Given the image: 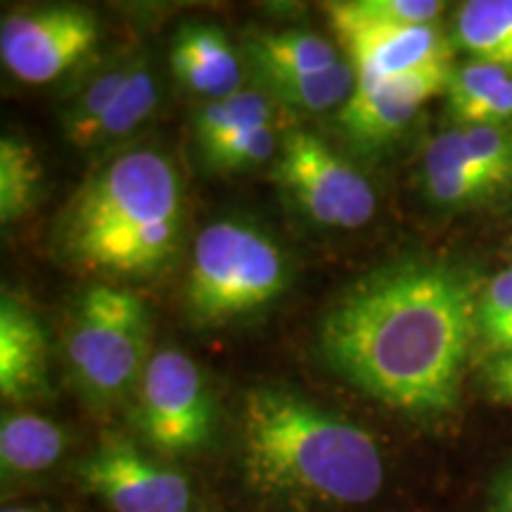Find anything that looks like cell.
I'll use <instances>...</instances> for the list:
<instances>
[{
    "mask_svg": "<svg viewBox=\"0 0 512 512\" xmlns=\"http://www.w3.org/2000/svg\"><path fill=\"white\" fill-rule=\"evenodd\" d=\"M479 290L446 264L406 261L351 285L320 325L339 377L394 411L434 418L456 408L477 339Z\"/></svg>",
    "mask_w": 512,
    "mask_h": 512,
    "instance_id": "1",
    "label": "cell"
},
{
    "mask_svg": "<svg viewBox=\"0 0 512 512\" xmlns=\"http://www.w3.org/2000/svg\"><path fill=\"white\" fill-rule=\"evenodd\" d=\"M183 185L169 157L131 150L81 185L57 226L69 264L114 280L150 278L169 264L183 226Z\"/></svg>",
    "mask_w": 512,
    "mask_h": 512,
    "instance_id": "2",
    "label": "cell"
},
{
    "mask_svg": "<svg viewBox=\"0 0 512 512\" xmlns=\"http://www.w3.org/2000/svg\"><path fill=\"white\" fill-rule=\"evenodd\" d=\"M242 456L252 484L271 494L358 505L384 484L373 434L278 387L245 396Z\"/></svg>",
    "mask_w": 512,
    "mask_h": 512,
    "instance_id": "3",
    "label": "cell"
},
{
    "mask_svg": "<svg viewBox=\"0 0 512 512\" xmlns=\"http://www.w3.org/2000/svg\"><path fill=\"white\" fill-rule=\"evenodd\" d=\"M287 285L283 249L242 221H216L195 238L185 304L200 325H221L261 311Z\"/></svg>",
    "mask_w": 512,
    "mask_h": 512,
    "instance_id": "4",
    "label": "cell"
},
{
    "mask_svg": "<svg viewBox=\"0 0 512 512\" xmlns=\"http://www.w3.org/2000/svg\"><path fill=\"white\" fill-rule=\"evenodd\" d=\"M147 304L126 287L100 283L76 302L67 332V366L86 399L112 403L138 389L150 363Z\"/></svg>",
    "mask_w": 512,
    "mask_h": 512,
    "instance_id": "5",
    "label": "cell"
},
{
    "mask_svg": "<svg viewBox=\"0 0 512 512\" xmlns=\"http://www.w3.org/2000/svg\"><path fill=\"white\" fill-rule=\"evenodd\" d=\"M275 181L320 226L354 230L375 216L373 185L316 133H287L280 143Z\"/></svg>",
    "mask_w": 512,
    "mask_h": 512,
    "instance_id": "6",
    "label": "cell"
},
{
    "mask_svg": "<svg viewBox=\"0 0 512 512\" xmlns=\"http://www.w3.org/2000/svg\"><path fill=\"white\" fill-rule=\"evenodd\" d=\"M136 425L162 456H188L209 444L214 396L200 366L183 351L152 354L138 384Z\"/></svg>",
    "mask_w": 512,
    "mask_h": 512,
    "instance_id": "7",
    "label": "cell"
},
{
    "mask_svg": "<svg viewBox=\"0 0 512 512\" xmlns=\"http://www.w3.org/2000/svg\"><path fill=\"white\" fill-rule=\"evenodd\" d=\"M98 43V19L76 5L12 12L0 24V57L24 83H48L79 64Z\"/></svg>",
    "mask_w": 512,
    "mask_h": 512,
    "instance_id": "8",
    "label": "cell"
},
{
    "mask_svg": "<svg viewBox=\"0 0 512 512\" xmlns=\"http://www.w3.org/2000/svg\"><path fill=\"white\" fill-rule=\"evenodd\" d=\"M76 479L112 512H190L188 477L126 439H105L76 463Z\"/></svg>",
    "mask_w": 512,
    "mask_h": 512,
    "instance_id": "9",
    "label": "cell"
},
{
    "mask_svg": "<svg viewBox=\"0 0 512 512\" xmlns=\"http://www.w3.org/2000/svg\"><path fill=\"white\" fill-rule=\"evenodd\" d=\"M325 15L347 50L356 79H389L437 62H451V46L437 24H392L363 17L347 3H325Z\"/></svg>",
    "mask_w": 512,
    "mask_h": 512,
    "instance_id": "10",
    "label": "cell"
},
{
    "mask_svg": "<svg viewBox=\"0 0 512 512\" xmlns=\"http://www.w3.org/2000/svg\"><path fill=\"white\" fill-rule=\"evenodd\" d=\"M451 74V62H437L389 79H356L354 93L339 110V126L358 145L389 143L406 131L422 105L446 93Z\"/></svg>",
    "mask_w": 512,
    "mask_h": 512,
    "instance_id": "11",
    "label": "cell"
},
{
    "mask_svg": "<svg viewBox=\"0 0 512 512\" xmlns=\"http://www.w3.org/2000/svg\"><path fill=\"white\" fill-rule=\"evenodd\" d=\"M48 392V339L36 313L15 294L0 297V394L22 403Z\"/></svg>",
    "mask_w": 512,
    "mask_h": 512,
    "instance_id": "12",
    "label": "cell"
},
{
    "mask_svg": "<svg viewBox=\"0 0 512 512\" xmlns=\"http://www.w3.org/2000/svg\"><path fill=\"white\" fill-rule=\"evenodd\" d=\"M171 69L188 91L211 102L242 91V69L233 43L209 24H188L178 31L171 43Z\"/></svg>",
    "mask_w": 512,
    "mask_h": 512,
    "instance_id": "13",
    "label": "cell"
},
{
    "mask_svg": "<svg viewBox=\"0 0 512 512\" xmlns=\"http://www.w3.org/2000/svg\"><path fill=\"white\" fill-rule=\"evenodd\" d=\"M422 181L430 200L441 207H467L498 192L496 183L467 152L460 128L432 140L422 159Z\"/></svg>",
    "mask_w": 512,
    "mask_h": 512,
    "instance_id": "14",
    "label": "cell"
},
{
    "mask_svg": "<svg viewBox=\"0 0 512 512\" xmlns=\"http://www.w3.org/2000/svg\"><path fill=\"white\" fill-rule=\"evenodd\" d=\"M64 432L57 422L34 413H5L0 422V465L5 477L46 472L64 453Z\"/></svg>",
    "mask_w": 512,
    "mask_h": 512,
    "instance_id": "15",
    "label": "cell"
},
{
    "mask_svg": "<svg viewBox=\"0 0 512 512\" xmlns=\"http://www.w3.org/2000/svg\"><path fill=\"white\" fill-rule=\"evenodd\" d=\"M247 53L264 76L330 72L344 60L330 41L309 31L259 34L249 41Z\"/></svg>",
    "mask_w": 512,
    "mask_h": 512,
    "instance_id": "16",
    "label": "cell"
},
{
    "mask_svg": "<svg viewBox=\"0 0 512 512\" xmlns=\"http://www.w3.org/2000/svg\"><path fill=\"white\" fill-rule=\"evenodd\" d=\"M456 43L477 62L512 72V0H467L460 5Z\"/></svg>",
    "mask_w": 512,
    "mask_h": 512,
    "instance_id": "17",
    "label": "cell"
},
{
    "mask_svg": "<svg viewBox=\"0 0 512 512\" xmlns=\"http://www.w3.org/2000/svg\"><path fill=\"white\" fill-rule=\"evenodd\" d=\"M266 86L283 105L297 112L320 114L342 110L356 88V69L342 60L335 69L320 74H275L264 76Z\"/></svg>",
    "mask_w": 512,
    "mask_h": 512,
    "instance_id": "18",
    "label": "cell"
},
{
    "mask_svg": "<svg viewBox=\"0 0 512 512\" xmlns=\"http://www.w3.org/2000/svg\"><path fill=\"white\" fill-rule=\"evenodd\" d=\"M43 183L41 159L27 140H0V219L15 223L38 202Z\"/></svg>",
    "mask_w": 512,
    "mask_h": 512,
    "instance_id": "19",
    "label": "cell"
},
{
    "mask_svg": "<svg viewBox=\"0 0 512 512\" xmlns=\"http://www.w3.org/2000/svg\"><path fill=\"white\" fill-rule=\"evenodd\" d=\"M264 124H273L271 100L259 91H240L202 107L195 119L197 145L204 152L242 131Z\"/></svg>",
    "mask_w": 512,
    "mask_h": 512,
    "instance_id": "20",
    "label": "cell"
},
{
    "mask_svg": "<svg viewBox=\"0 0 512 512\" xmlns=\"http://www.w3.org/2000/svg\"><path fill=\"white\" fill-rule=\"evenodd\" d=\"M157 98V81L152 76L150 67L143 60L133 62L119 95L114 98L112 107L102 117L98 128H95L91 147L114 143V140H121L131 136L133 131H138L150 119V114L155 112Z\"/></svg>",
    "mask_w": 512,
    "mask_h": 512,
    "instance_id": "21",
    "label": "cell"
},
{
    "mask_svg": "<svg viewBox=\"0 0 512 512\" xmlns=\"http://www.w3.org/2000/svg\"><path fill=\"white\" fill-rule=\"evenodd\" d=\"M133 62H119L114 67L95 76L83 91L72 100L64 114V136L76 147H91L93 133L105 117L107 110L112 107L121 86H124L128 72H131Z\"/></svg>",
    "mask_w": 512,
    "mask_h": 512,
    "instance_id": "22",
    "label": "cell"
},
{
    "mask_svg": "<svg viewBox=\"0 0 512 512\" xmlns=\"http://www.w3.org/2000/svg\"><path fill=\"white\" fill-rule=\"evenodd\" d=\"M477 339L494 358L512 356V268L494 275L479 290Z\"/></svg>",
    "mask_w": 512,
    "mask_h": 512,
    "instance_id": "23",
    "label": "cell"
},
{
    "mask_svg": "<svg viewBox=\"0 0 512 512\" xmlns=\"http://www.w3.org/2000/svg\"><path fill=\"white\" fill-rule=\"evenodd\" d=\"M512 79V72L489 62H467L463 67H453L451 81H448L446 98L448 110L460 124H467L472 114L484 100H489L498 88Z\"/></svg>",
    "mask_w": 512,
    "mask_h": 512,
    "instance_id": "24",
    "label": "cell"
},
{
    "mask_svg": "<svg viewBox=\"0 0 512 512\" xmlns=\"http://www.w3.org/2000/svg\"><path fill=\"white\" fill-rule=\"evenodd\" d=\"M275 147H278L275 128L273 124H264L223 140V143L204 150L202 155L209 166L219 171H247L268 162L273 157Z\"/></svg>",
    "mask_w": 512,
    "mask_h": 512,
    "instance_id": "25",
    "label": "cell"
},
{
    "mask_svg": "<svg viewBox=\"0 0 512 512\" xmlns=\"http://www.w3.org/2000/svg\"><path fill=\"white\" fill-rule=\"evenodd\" d=\"M463 140L470 157L479 164L496 188L512 181V128L508 126H463Z\"/></svg>",
    "mask_w": 512,
    "mask_h": 512,
    "instance_id": "26",
    "label": "cell"
},
{
    "mask_svg": "<svg viewBox=\"0 0 512 512\" xmlns=\"http://www.w3.org/2000/svg\"><path fill=\"white\" fill-rule=\"evenodd\" d=\"M363 17L392 24H434L446 5L439 0H351Z\"/></svg>",
    "mask_w": 512,
    "mask_h": 512,
    "instance_id": "27",
    "label": "cell"
},
{
    "mask_svg": "<svg viewBox=\"0 0 512 512\" xmlns=\"http://www.w3.org/2000/svg\"><path fill=\"white\" fill-rule=\"evenodd\" d=\"M486 389L491 399L512 406V356L494 358L486 370Z\"/></svg>",
    "mask_w": 512,
    "mask_h": 512,
    "instance_id": "28",
    "label": "cell"
},
{
    "mask_svg": "<svg viewBox=\"0 0 512 512\" xmlns=\"http://www.w3.org/2000/svg\"><path fill=\"white\" fill-rule=\"evenodd\" d=\"M491 512H512V465L503 470L491 489Z\"/></svg>",
    "mask_w": 512,
    "mask_h": 512,
    "instance_id": "29",
    "label": "cell"
},
{
    "mask_svg": "<svg viewBox=\"0 0 512 512\" xmlns=\"http://www.w3.org/2000/svg\"><path fill=\"white\" fill-rule=\"evenodd\" d=\"M3 512H38V510H22V508H5Z\"/></svg>",
    "mask_w": 512,
    "mask_h": 512,
    "instance_id": "30",
    "label": "cell"
}]
</instances>
